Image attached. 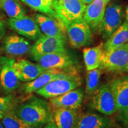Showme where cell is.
Wrapping results in <instances>:
<instances>
[{"label": "cell", "mask_w": 128, "mask_h": 128, "mask_svg": "<svg viewBox=\"0 0 128 128\" xmlns=\"http://www.w3.org/2000/svg\"><path fill=\"white\" fill-rule=\"evenodd\" d=\"M111 0H93L86 7L83 20L89 26L92 31L100 30L107 6Z\"/></svg>", "instance_id": "obj_13"}, {"label": "cell", "mask_w": 128, "mask_h": 128, "mask_svg": "<svg viewBox=\"0 0 128 128\" xmlns=\"http://www.w3.org/2000/svg\"><path fill=\"white\" fill-rule=\"evenodd\" d=\"M126 72H128V68H127V70H126Z\"/></svg>", "instance_id": "obj_35"}, {"label": "cell", "mask_w": 128, "mask_h": 128, "mask_svg": "<svg viewBox=\"0 0 128 128\" xmlns=\"http://www.w3.org/2000/svg\"><path fill=\"white\" fill-rule=\"evenodd\" d=\"M66 45V38L48 36L43 34L31 46L29 52L32 55L64 52L68 51Z\"/></svg>", "instance_id": "obj_9"}, {"label": "cell", "mask_w": 128, "mask_h": 128, "mask_svg": "<svg viewBox=\"0 0 128 128\" xmlns=\"http://www.w3.org/2000/svg\"><path fill=\"white\" fill-rule=\"evenodd\" d=\"M0 122L4 128H33L17 118L12 110L5 114Z\"/></svg>", "instance_id": "obj_26"}, {"label": "cell", "mask_w": 128, "mask_h": 128, "mask_svg": "<svg viewBox=\"0 0 128 128\" xmlns=\"http://www.w3.org/2000/svg\"><path fill=\"white\" fill-rule=\"evenodd\" d=\"M122 119L124 124L128 125V108L122 113Z\"/></svg>", "instance_id": "obj_29"}, {"label": "cell", "mask_w": 128, "mask_h": 128, "mask_svg": "<svg viewBox=\"0 0 128 128\" xmlns=\"http://www.w3.org/2000/svg\"><path fill=\"white\" fill-rule=\"evenodd\" d=\"M34 19L44 35L66 38L65 26L58 19L43 14H36Z\"/></svg>", "instance_id": "obj_16"}, {"label": "cell", "mask_w": 128, "mask_h": 128, "mask_svg": "<svg viewBox=\"0 0 128 128\" xmlns=\"http://www.w3.org/2000/svg\"><path fill=\"white\" fill-rule=\"evenodd\" d=\"M16 102L15 98L12 96L0 97V120L7 112L13 108Z\"/></svg>", "instance_id": "obj_27"}, {"label": "cell", "mask_w": 128, "mask_h": 128, "mask_svg": "<svg viewBox=\"0 0 128 128\" xmlns=\"http://www.w3.org/2000/svg\"><path fill=\"white\" fill-rule=\"evenodd\" d=\"M4 0H0V8H1V5H2V3Z\"/></svg>", "instance_id": "obj_33"}, {"label": "cell", "mask_w": 128, "mask_h": 128, "mask_svg": "<svg viewBox=\"0 0 128 128\" xmlns=\"http://www.w3.org/2000/svg\"><path fill=\"white\" fill-rule=\"evenodd\" d=\"M102 71L99 68L87 72L86 77V93L87 96H92L99 87Z\"/></svg>", "instance_id": "obj_25"}, {"label": "cell", "mask_w": 128, "mask_h": 128, "mask_svg": "<svg viewBox=\"0 0 128 128\" xmlns=\"http://www.w3.org/2000/svg\"><path fill=\"white\" fill-rule=\"evenodd\" d=\"M32 58L46 70H65L74 68L76 60L68 51L44 55H32Z\"/></svg>", "instance_id": "obj_7"}, {"label": "cell", "mask_w": 128, "mask_h": 128, "mask_svg": "<svg viewBox=\"0 0 128 128\" xmlns=\"http://www.w3.org/2000/svg\"><path fill=\"white\" fill-rule=\"evenodd\" d=\"M91 105L94 110L105 116H110L118 112L109 84H103L97 89L92 95Z\"/></svg>", "instance_id": "obj_6"}, {"label": "cell", "mask_w": 128, "mask_h": 128, "mask_svg": "<svg viewBox=\"0 0 128 128\" xmlns=\"http://www.w3.org/2000/svg\"><path fill=\"white\" fill-rule=\"evenodd\" d=\"M8 24L11 29L19 35L32 40L36 41L44 34L34 19L28 16L20 18H10Z\"/></svg>", "instance_id": "obj_11"}, {"label": "cell", "mask_w": 128, "mask_h": 128, "mask_svg": "<svg viewBox=\"0 0 128 128\" xmlns=\"http://www.w3.org/2000/svg\"><path fill=\"white\" fill-rule=\"evenodd\" d=\"M0 128H4V126H3V125L2 124H1V122H0Z\"/></svg>", "instance_id": "obj_34"}, {"label": "cell", "mask_w": 128, "mask_h": 128, "mask_svg": "<svg viewBox=\"0 0 128 128\" xmlns=\"http://www.w3.org/2000/svg\"><path fill=\"white\" fill-rule=\"evenodd\" d=\"M52 108L48 102L36 96L14 105L12 112L33 128H42L54 121Z\"/></svg>", "instance_id": "obj_1"}, {"label": "cell", "mask_w": 128, "mask_h": 128, "mask_svg": "<svg viewBox=\"0 0 128 128\" xmlns=\"http://www.w3.org/2000/svg\"><path fill=\"white\" fill-rule=\"evenodd\" d=\"M115 101L117 111L123 113L128 108V76H122L110 82Z\"/></svg>", "instance_id": "obj_17"}, {"label": "cell", "mask_w": 128, "mask_h": 128, "mask_svg": "<svg viewBox=\"0 0 128 128\" xmlns=\"http://www.w3.org/2000/svg\"><path fill=\"white\" fill-rule=\"evenodd\" d=\"M104 54L103 44L83 49V58L87 71L99 68Z\"/></svg>", "instance_id": "obj_22"}, {"label": "cell", "mask_w": 128, "mask_h": 128, "mask_svg": "<svg viewBox=\"0 0 128 128\" xmlns=\"http://www.w3.org/2000/svg\"><path fill=\"white\" fill-rule=\"evenodd\" d=\"M42 128H57L55 124H54V121L50 122L48 123V124H46V125H44V127Z\"/></svg>", "instance_id": "obj_30"}, {"label": "cell", "mask_w": 128, "mask_h": 128, "mask_svg": "<svg viewBox=\"0 0 128 128\" xmlns=\"http://www.w3.org/2000/svg\"><path fill=\"white\" fill-rule=\"evenodd\" d=\"M78 115L76 109L62 108H53L54 122L57 128H74Z\"/></svg>", "instance_id": "obj_20"}, {"label": "cell", "mask_w": 128, "mask_h": 128, "mask_svg": "<svg viewBox=\"0 0 128 128\" xmlns=\"http://www.w3.org/2000/svg\"><path fill=\"white\" fill-rule=\"evenodd\" d=\"M81 83L82 78L76 71L64 78L51 81L35 92L44 98L49 99L77 88L81 86Z\"/></svg>", "instance_id": "obj_2"}, {"label": "cell", "mask_w": 128, "mask_h": 128, "mask_svg": "<svg viewBox=\"0 0 128 128\" xmlns=\"http://www.w3.org/2000/svg\"><path fill=\"white\" fill-rule=\"evenodd\" d=\"M125 19L126 22H128V6L126 7L125 10Z\"/></svg>", "instance_id": "obj_32"}, {"label": "cell", "mask_w": 128, "mask_h": 128, "mask_svg": "<svg viewBox=\"0 0 128 128\" xmlns=\"http://www.w3.org/2000/svg\"><path fill=\"white\" fill-rule=\"evenodd\" d=\"M30 48L29 42L19 35H8L3 42V50L9 55H24L30 52Z\"/></svg>", "instance_id": "obj_19"}, {"label": "cell", "mask_w": 128, "mask_h": 128, "mask_svg": "<svg viewBox=\"0 0 128 128\" xmlns=\"http://www.w3.org/2000/svg\"><path fill=\"white\" fill-rule=\"evenodd\" d=\"M20 1L36 12L57 18L55 7L56 0H20Z\"/></svg>", "instance_id": "obj_23"}, {"label": "cell", "mask_w": 128, "mask_h": 128, "mask_svg": "<svg viewBox=\"0 0 128 128\" xmlns=\"http://www.w3.org/2000/svg\"><path fill=\"white\" fill-rule=\"evenodd\" d=\"M92 1H93V0H82V2H84L86 5H87V6L90 4Z\"/></svg>", "instance_id": "obj_31"}, {"label": "cell", "mask_w": 128, "mask_h": 128, "mask_svg": "<svg viewBox=\"0 0 128 128\" xmlns=\"http://www.w3.org/2000/svg\"><path fill=\"white\" fill-rule=\"evenodd\" d=\"M128 42V22L125 20L107 39L105 44H103L104 52H109Z\"/></svg>", "instance_id": "obj_21"}, {"label": "cell", "mask_w": 128, "mask_h": 128, "mask_svg": "<svg viewBox=\"0 0 128 128\" xmlns=\"http://www.w3.org/2000/svg\"><path fill=\"white\" fill-rule=\"evenodd\" d=\"M124 16V9L120 4L116 2L108 4L99 30L104 39H108L122 24Z\"/></svg>", "instance_id": "obj_5"}, {"label": "cell", "mask_w": 128, "mask_h": 128, "mask_svg": "<svg viewBox=\"0 0 128 128\" xmlns=\"http://www.w3.org/2000/svg\"><path fill=\"white\" fill-rule=\"evenodd\" d=\"M76 71H77L74 68L65 69V70H56V69L47 70L36 79L23 85L22 91L25 94H31L35 92L37 90L44 87L51 81L59 78H64Z\"/></svg>", "instance_id": "obj_10"}, {"label": "cell", "mask_w": 128, "mask_h": 128, "mask_svg": "<svg viewBox=\"0 0 128 128\" xmlns=\"http://www.w3.org/2000/svg\"><path fill=\"white\" fill-rule=\"evenodd\" d=\"M71 45L80 48L89 45L92 40V31L83 19L76 21L65 26Z\"/></svg>", "instance_id": "obj_8"}, {"label": "cell", "mask_w": 128, "mask_h": 128, "mask_svg": "<svg viewBox=\"0 0 128 128\" xmlns=\"http://www.w3.org/2000/svg\"><path fill=\"white\" fill-rule=\"evenodd\" d=\"M6 26L4 22L0 19V40L2 39L3 37L4 36L5 33H6Z\"/></svg>", "instance_id": "obj_28"}, {"label": "cell", "mask_w": 128, "mask_h": 128, "mask_svg": "<svg viewBox=\"0 0 128 128\" xmlns=\"http://www.w3.org/2000/svg\"><path fill=\"white\" fill-rule=\"evenodd\" d=\"M128 66V42L108 52H104L100 67L112 72H126Z\"/></svg>", "instance_id": "obj_4"}, {"label": "cell", "mask_w": 128, "mask_h": 128, "mask_svg": "<svg viewBox=\"0 0 128 128\" xmlns=\"http://www.w3.org/2000/svg\"><path fill=\"white\" fill-rule=\"evenodd\" d=\"M14 60L11 58L0 56V85L7 94L15 91L20 84L12 68Z\"/></svg>", "instance_id": "obj_12"}, {"label": "cell", "mask_w": 128, "mask_h": 128, "mask_svg": "<svg viewBox=\"0 0 128 128\" xmlns=\"http://www.w3.org/2000/svg\"><path fill=\"white\" fill-rule=\"evenodd\" d=\"M12 68L18 80L25 82L33 81L47 70L38 63H33L24 59L14 60Z\"/></svg>", "instance_id": "obj_14"}, {"label": "cell", "mask_w": 128, "mask_h": 128, "mask_svg": "<svg viewBox=\"0 0 128 128\" xmlns=\"http://www.w3.org/2000/svg\"><path fill=\"white\" fill-rule=\"evenodd\" d=\"M84 96V90L78 87L58 97L49 98V103L52 108H62L78 110L81 106Z\"/></svg>", "instance_id": "obj_15"}, {"label": "cell", "mask_w": 128, "mask_h": 128, "mask_svg": "<svg viewBox=\"0 0 128 128\" xmlns=\"http://www.w3.org/2000/svg\"><path fill=\"white\" fill-rule=\"evenodd\" d=\"M1 8L10 18H20L26 16V11L18 0H4Z\"/></svg>", "instance_id": "obj_24"}, {"label": "cell", "mask_w": 128, "mask_h": 128, "mask_svg": "<svg viewBox=\"0 0 128 128\" xmlns=\"http://www.w3.org/2000/svg\"><path fill=\"white\" fill-rule=\"evenodd\" d=\"M111 119L105 115L86 112L78 115L74 128H110Z\"/></svg>", "instance_id": "obj_18"}, {"label": "cell", "mask_w": 128, "mask_h": 128, "mask_svg": "<svg viewBox=\"0 0 128 128\" xmlns=\"http://www.w3.org/2000/svg\"><path fill=\"white\" fill-rule=\"evenodd\" d=\"M87 5L82 0H56L57 18L65 26L83 19Z\"/></svg>", "instance_id": "obj_3"}]
</instances>
